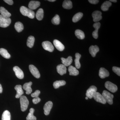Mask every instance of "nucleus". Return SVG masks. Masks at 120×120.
I'll return each instance as SVG.
<instances>
[{
  "label": "nucleus",
  "instance_id": "23",
  "mask_svg": "<svg viewBox=\"0 0 120 120\" xmlns=\"http://www.w3.org/2000/svg\"><path fill=\"white\" fill-rule=\"evenodd\" d=\"M75 64L76 68L79 69L81 67V64L79 62V60L81 57V55L78 53H76L75 55Z\"/></svg>",
  "mask_w": 120,
  "mask_h": 120
},
{
  "label": "nucleus",
  "instance_id": "8",
  "mask_svg": "<svg viewBox=\"0 0 120 120\" xmlns=\"http://www.w3.org/2000/svg\"><path fill=\"white\" fill-rule=\"evenodd\" d=\"M29 69L31 73L35 78L38 79L40 77L41 75L38 69L34 65H29Z\"/></svg>",
  "mask_w": 120,
  "mask_h": 120
},
{
  "label": "nucleus",
  "instance_id": "5",
  "mask_svg": "<svg viewBox=\"0 0 120 120\" xmlns=\"http://www.w3.org/2000/svg\"><path fill=\"white\" fill-rule=\"evenodd\" d=\"M97 88L95 86H91L86 91V96L88 98H92L95 93L97 92Z\"/></svg>",
  "mask_w": 120,
  "mask_h": 120
},
{
  "label": "nucleus",
  "instance_id": "10",
  "mask_svg": "<svg viewBox=\"0 0 120 120\" xmlns=\"http://www.w3.org/2000/svg\"><path fill=\"white\" fill-rule=\"evenodd\" d=\"M53 106V103L51 101H49L45 104L43 107L44 114L47 116L49 115Z\"/></svg>",
  "mask_w": 120,
  "mask_h": 120
},
{
  "label": "nucleus",
  "instance_id": "7",
  "mask_svg": "<svg viewBox=\"0 0 120 120\" xmlns=\"http://www.w3.org/2000/svg\"><path fill=\"white\" fill-rule=\"evenodd\" d=\"M42 47L45 50L49 52H52L54 49V47L52 43L49 41H45L43 42L42 44Z\"/></svg>",
  "mask_w": 120,
  "mask_h": 120
},
{
  "label": "nucleus",
  "instance_id": "25",
  "mask_svg": "<svg viewBox=\"0 0 120 120\" xmlns=\"http://www.w3.org/2000/svg\"><path fill=\"white\" fill-rule=\"evenodd\" d=\"M34 109L33 108H31L30 110V113H28L27 116L26 120H36L37 118L34 116Z\"/></svg>",
  "mask_w": 120,
  "mask_h": 120
},
{
  "label": "nucleus",
  "instance_id": "9",
  "mask_svg": "<svg viewBox=\"0 0 120 120\" xmlns=\"http://www.w3.org/2000/svg\"><path fill=\"white\" fill-rule=\"evenodd\" d=\"M93 98L97 102H99L103 104H106V101L105 100L103 96L99 92H96L95 94L94 95Z\"/></svg>",
  "mask_w": 120,
  "mask_h": 120
},
{
  "label": "nucleus",
  "instance_id": "4",
  "mask_svg": "<svg viewBox=\"0 0 120 120\" xmlns=\"http://www.w3.org/2000/svg\"><path fill=\"white\" fill-rule=\"evenodd\" d=\"M102 95L103 96L106 102H107L109 105H112L113 103V99L114 96L111 93L108 92L107 91H103L102 93Z\"/></svg>",
  "mask_w": 120,
  "mask_h": 120
},
{
  "label": "nucleus",
  "instance_id": "19",
  "mask_svg": "<svg viewBox=\"0 0 120 120\" xmlns=\"http://www.w3.org/2000/svg\"><path fill=\"white\" fill-rule=\"evenodd\" d=\"M53 43L56 49L60 51H62L64 49V46L60 41L55 39L54 40Z\"/></svg>",
  "mask_w": 120,
  "mask_h": 120
},
{
  "label": "nucleus",
  "instance_id": "41",
  "mask_svg": "<svg viewBox=\"0 0 120 120\" xmlns=\"http://www.w3.org/2000/svg\"><path fill=\"white\" fill-rule=\"evenodd\" d=\"M4 1L10 5H12L13 4V1L12 0H4Z\"/></svg>",
  "mask_w": 120,
  "mask_h": 120
},
{
  "label": "nucleus",
  "instance_id": "32",
  "mask_svg": "<svg viewBox=\"0 0 120 120\" xmlns=\"http://www.w3.org/2000/svg\"><path fill=\"white\" fill-rule=\"evenodd\" d=\"M75 35L77 38L80 39H83L85 38V34L83 31L81 30H77L75 31Z\"/></svg>",
  "mask_w": 120,
  "mask_h": 120
},
{
  "label": "nucleus",
  "instance_id": "11",
  "mask_svg": "<svg viewBox=\"0 0 120 120\" xmlns=\"http://www.w3.org/2000/svg\"><path fill=\"white\" fill-rule=\"evenodd\" d=\"M13 70L17 78L20 79H23L24 75L23 72L21 69L17 66H15L13 68Z\"/></svg>",
  "mask_w": 120,
  "mask_h": 120
},
{
  "label": "nucleus",
  "instance_id": "3",
  "mask_svg": "<svg viewBox=\"0 0 120 120\" xmlns=\"http://www.w3.org/2000/svg\"><path fill=\"white\" fill-rule=\"evenodd\" d=\"M21 110L22 112H24L27 109L29 105V101L27 98L25 96H22L20 99Z\"/></svg>",
  "mask_w": 120,
  "mask_h": 120
},
{
  "label": "nucleus",
  "instance_id": "35",
  "mask_svg": "<svg viewBox=\"0 0 120 120\" xmlns=\"http://www.w3.org/2000/svg\"><path fill=\"white\" fill-rule=\"evenodd\" d=\"M83 14L82 12H79L76 14L72 18L73 22H76L79 20L82 17Z\"/></svg>",
  "mask_w": 120,
  "mask_h": 120
},
{
  "label": "nucleus",
  "instance_id": "33",
  "mask_svg": "<svg viewBox=\"0 0 120 120\" xmlns=\"http://www.w3.org/2000/svg\"><path fill=\"white\" fill-rule=\"evenodd\" d=\"M15 27L17 32H22L23 30L24 26L23 24L20 22H16L15 23Z\"/></svg>",
  "mask_w": 120,
  "mask_h": 120
},
{
  "label": "nucleus",
  "instance_id": "24",
  "mask_svg": "<svg viewBox=\"0 0 120 120\" xmlns=\"http://www.w3.org/2000/svg\"><path fill=\"white\" fill-rule=\"evenodd\" d=\"M72 2L71 0H65L64 1L62 4L63 8L66 9H69L72 7Z\"/></svg>",
  "mask_w": 120,
  "mask_h": 120
},
{
  "label": "nucleus",
  "instance_id": "28",
  "mask_svg": "<svg viewBox=\"0 0 120 120\" xmlns=\"http://www.w3.org/2000/svg\"><path fill=\"white\" fill-rule=\"evenodd\" d=\"M0 54L4 58L9 59L11 57V55L7 50L3 48L0 49Z\"/></svg>",
  "mask_w": 120,
  "mask_h": 120
},
{
  "label": "nucleus",
  "instance_id": "12",
  "mask_svg": "<svg viewBox=\"0 0 120 120\" xmlns=\"http://www.w3.org/2000/svg\"><path fill=\"white\" fill-rule=\"evenodd\" d=\"M102 13L99 11H95L92 13L93 20L94 22H98L102 19Z\"/></svg>",
  "mask_w": 120,
  "mask_h": 120
},
{
  "label": "nucleus",
  "instance_id": "42",
  "mask_svg": "<svg viewBox=\"0 0 120 120\" xmlns=\"http://www.w3.org/2000/svg\"><path fill=\"white\" fill-rule=\"evenodd\" d=\"M2 91H3V89H2V86L0 84V93H2Z\"/></svg>",
  "mask_w": 120,
  "mask_h": 120
},
{
  "label": "nucleus",
  "instance_id": "18",
  "mask_svg": "<svg viewBox=\"0 0 120 120\" xmlns=\"http://www.w3.org/2000/svg\"><path fill=\"white\" fill-rule=\"evenodd\" d=\"M32 84V82H30L24 84L23 86L24 90H26V94H30L32 92V89L31 88V86Z\"/></svg>",
  "mask_w": 120,
  "mask_h": 120
},
{
  "label": "nucleus",
  "instance_id": "14",
  "mask_svg": "<svg viewBox=\"0 0 120 120\" xmlns=\"http://www.w3.org/2000/svg\"><path fill=\"white\" fill-rule=\"evenodd\" d=\"M101 26V23L99 22H97L94 24L93 27L95 30L92 32V36L95 39H97L98 38V30Z\"/></svg>",
  "mask_w": 120,
  "mask_h": 120
},
{
  "label": "nucleus",
  "instance_id": "38",
  "mask_svg": "<svg viewBox=\"0 0 120 120\" xmlns=\"http://www.w3.org/2000/svg\"><path fill=\"white\" fill-rule=\"evenodd\" d=\"M41 93V91L39 90H37L35 91L34 92L31 94V97L32 98H36L38 97L39 95Z\"/></svg>",
  "mask_w": 120,
  "mask_h": 120
},
{
  "label": "nucleus",
  "instance_id": "15",
  "mask_svg": "<svg viewBox=\"0 0 120 120\" xmlns=\"http://www.w3.org/2000/svg\"><path fill=\"white\" fill-rule=\"evenodd\" d=\"M56 69L57 72L61 75H62L67 73V68L64 65H58L56 67Z\"/></svg>",
  "mask_w": 120,
  "mask_h": 120
},
{
  "label": "nucleus",
  "instance_id": "29",
  "mask_svg": "<svg viewBox=\"0 0 120 120\" xmlns=\"http://www.w3.org/2000/svg\"><path fill=\"white\" fill-rule=\"evenodd\" d=\"M44 16V11L42 8H40L37 11L36 14V17L38 20H41Z\"/></svg>",
  "mask_w": 120,
  "mask_h": 120
},
{
  "label": "nucleus",
  "instance_id": "1",
  "mask_svg": "<svg viewBox=\"0 0 120 120\" xmlns=\"http://www.w3.org/2000/svg\"><path fill=\"white\" fill-rule=\"evenodd\" d=\"M20 11L22 15L24 16H27L30 19H33L34 18L35 15L34 12L30 9L24 6H22L20 7Z\"/></svg>",
  "mask_w": 120,
  "mask_h": 120
},
{
  "label": "nucleus",
  "instance_id": "20",
  "mask_svg": "<svg viewBox=\"0 0 120 120\" xmlns=\"http://www.w3.org/2000/svg\"><path fill=\"white\" fill-rule=\"evenodd\" d=\"M15 89L16 91V94L15 95L16 98H19L23 94V91L22 89V86L21 85H16L15 87Z\"/></svg>",
  "mask_w": 120,
  "mask_h": 120
},
{
  "label": "nucleus",
  "instance_id": "40",
  "mask_svg": "<svg viewBox=\"0 0 120 120\" xmlns=\"http://www.w3.org/2000/svg\"><path fill=\"white\" fill-rule=\"evenodd\" d=\"M90 3L92 4H97L99 1V0H88Z\"/></svg>",
  "mask_w": 120,
  "mask_h": 120
},
{
  "label": "nucleus",
  "instance_id": "37",
  "mask_svg": "<svg viewBox=\"0 0 120 120\" xmlns=\"http://www.w3.org/2000/svg\"><path fill=\"white\" fill-rule=\"evenodd\" d=\"M112 71L119 76H120V68L116 67H113L112 68Z\"/></svg>",
  "mask_w": 120,
  "mask_h": 120
},
{
  "label": "nucleus",
  "instance_id": "2",
  "mask_svg": "<svg viewBox=\"0 0 120 120\" xmlns=\"http://www.w3.org/2000/svg\"><path fill=\"white\" fill-rule=\"evenodd\" d=\"M11 22V20L9 17H4L0 15V27L6 28L9 26Z\"/></svg>",
  "mask_w": 120,
  "mask_h": 120
},
{
  "label": "nucleus",
  "instance_id": "6",
  "mask_svg": "<svg viewBox=\"0 0 120 120\" xmlns=\"http://www.w3.org/2000/svg\"><path fill=\"white\" fill-rule=\"evenodd\" d=\"M105 86L106 89L113 93L116 92L118 90L117 86L112 82L107 81L105 83Z\"/></svg>",
  "mask_w": 120,
  "mask_h": 120
},
{
  "label": "nucleus",
  "instance_id": "26",
  "mask_svg": "<svg viewBox=\"0 0 120 120\" xmlns=\"http://www.w3.org/2000/svg\"><path fill=\"white\" fill-rule=\"evenodd\" d=\"M112 3L109 1H105L102 4L101 9L103 11H108L109 8L112 5Z\"/></svg>",
  "mask_w": 120,
  "mask_h": 120
},
{
  "label": "nucleus",
  "instance_id": "30",
  "mask_svg": "<svg viewBox=\"0 0 120 120\" xmlns=\"http://www.w3.org/2000/svg\"><path fill=\"white\" fill-rule=\"evenodd\" d=\"M35 41L34 37L30 36L28 37L27 41V45L30 48H32L34 46Z\"/></svg>",
  "mask_w": 120,
  "mask_h": 120
},
{
  "label": "nucleus",
  "instance_id": "43",
  "mask_svg": "<svg viewBox=\"0 0 120 120\" xmlns=\"http://www.w3.org/2000/svg\"><path fill=\"white\" fill-rule=\"evenodd\" d=\"M109 1H111V2H116L117 1L116 0H110Z\"/></svg>",
  "mask_w": 120,
  "mask_h": 120
},
{
  "label": "nucleus",
  "instance_id": "44",
  "mask_svg": "<svg viewBox=\"0 0 120 120\" xmlns=\"http://www.w3.org/2000/svg\"><path fill=\"white\" fill-rule=\"evenodd\" d=\"M48 1H50V2H54L56 1V0H49Z\"/></svg>",
  "mask_w": 120,
  "mask_h": 120
},
{
  "label": "nucleus",
  "instance_id": "36",
  "mask_svg": "<svg viewBox=\"0 0 120 120\" xmlns=\"http://www.w3.org/2000/svg\"><path fill=\"white\" fill-rule=\"evenodd\" d=\"M52 23L54 25H58L60 22V16L58 15H56V16L52 19Z\"/></svg>",
  "mask_w": 120,
  "mask_h": 120
},
{
  "label": "nucleus",
  "instance_id": "17",
  "mask_svg": "<svg viewBox=\"0 0 120 120\" xmlns=\"http://www.w3.org/2000/svg\"><path fill=\"white\" fill-rule=\"evenodd\" d=\"M99 48L97 45L91 46L89 48V52L91 56L93 57H94L96 56V54L99 51Z\"/></svg>",
  "mask_w": 120,
  "mask_h": 120
},
{
  "label": "nucleus",
  "instance_id": "13",
  "mask_svg": "<svg viewBox=\"0 0 120 120\" xmlns=\"http://www.w3.org/2000/svg\"><path fill=\"white\" fill-rule=\"evenodd\" d=\"M109 75V72L106 69L103 68H100L99 73V75L101 79H105L106 77H108Z\"/></svg>",
  "mask_w": 120,
  "mask_h": 120
},
{
  "label": "nucleus",
  "instance_id": "16",
  "mask_svg": "<svg viewBox=\"0 0 120 120\" xmlns=\"http://www.w3.org/2000/svg\"><path fill=\"white\" fill-rule=\"evenodd\" d=\"M41 4L40 2L37 1H31L28 4L29 8L31 10H34L39 7Z\"/></svg>",
  "mask_w": 120,
  "mask_h": 120
},
{
  "label": "nucleus",
  "instance_id": "22",
  "mask_svg": "<svg viewBox=\"0 0 120 120\" xmlns=\"http://www.w3.org/2000/svg\"><path fill=\"white\" fill-rule=\"evenodd\" d=\"M68 71L70 75H77L79 73V71L77 70V69L71 65L69 67Z\"/></svg>",
  "mask_w": 120,
  "mask_h": 120
},
{
  "label": "nucleus",
  "instance_id": "34",
  "mask_svg": "<svg viewBox=\"0 0 120 120\" xmlns=\"http://www.w3.org/2000/svg\"><path fill=\"white\" fill-rule=\"evenodd\" d=\"M11 115L8 110H5L3 112L2 116V120H11Z\"/></svg>",
  "mask_w": 120,
  "mask_h": 120
},
{
  "label": "nucleus",
  "instance_id": "39",
  "mask_svg": "<svg viewBox=\"0 0 120 120\" xmlns=\"http://www.w3.org/2000/svg\"><path fill=\"white\" fill-rule=\"evenodd\" d=\"M41 101V99L38 97L35 98L32 100L33 103L34 104H37V103L40 102Z\"/></svg>",
  "mask_w": 120,
  "mask_h": 120
},
{
  "label": "nucleus",
  "instance_id": "21",
  "mask_svg": "<svg viewBox=\"0 0 120 120\" xmlns=\"http://www.w3.org/2000/svg\"><path fill=\"white\" fill-rule=\"evenodd\" d=\"M61 59L62 61V64L64 65L65 67L69 66L72 62V57L71 56H69L67 58L61 57Z\"/></svg>",
  "mask_w": 120,
  "mask_h": 120
},
{
  "label": "nucleus",
  "instance_id": "31",
  "mask_svg": "<svg viewBox=\"0 0 120 120\" xmlns=\"http://www.w3.org/2000/svg\"><path fill=\"white\" fill-rule=\"evenodd\" d=\"M66 82L64 80H59L56 81L53 83L54 87L55 89H57L60 87L61 86H64L66 84Z\"/></svg>",
  "mask_w": 120,
  "mask_h": 120
},
{
  "label": "nucleus",
  "instance_id": "45",
  "mask_svg": "<svg viewBox=\"0 0 120 120\" xmlns=\"http://www.w3.org/2000/svg\"><path fill=\"white\" fill-rule=\"evenodd\" d=\"M86 99H87H87H88V98H87V97H86Z\"/></svg>",
  "mask_w": 120,
  "mask_h": 120
},
{
  "label": "nucleus",
  "instance_id": "27",
  "mask_svg": "<svg viewBox=\"0 0 120 120\" xmlns=\"http://www.w3.org/2000/svg\"><path fill=\"white\" fill-rule=\"evenodd\" d=\"M0 13L1 15L4 17H9L11 16V13L3 7H0Z\"/></svg>",
  "mask_w": 120,
  "mask_h": 120
}]
</instances>
